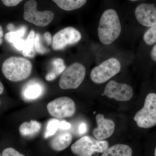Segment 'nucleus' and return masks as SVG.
Listing matches in <instances>:
<instances>
[{"instance_id": "nucleus-25", "label": "nucleus", "mask_w": 156, "mask_h": 156, "mask_svg": "<svg viewBox=\"0 0 156 156\" xmlns=\"http://www.w3.org/2000/svg\"><path fill=\"white\" fill-rule=\"evenodd\" d=\"M25 43V40L21 38L15 40L12 43V44L17 50L19 51H22L24 48Z\"/></svg>"}, {"instance_id": "nucleus-11", "label": "nucleus", "mask_w": 156, "mask_h": 156, "mask_svg": "<svg viewBox=\"0 0 156 156\" xmlns=\"http://www.w3.org/2000/svg\"><path fill=\"white\" fill-rule=\"evenodd\" d=\"M136 20L145 27H152L156 24V7L152 4L142 3L135 10Z\"/></svg>"}, {"instance_id": "nucleus-8", "label": "nucleus", "mask_w": 156, "mask_h": 156, "mask_svg": "<svg viewBox=\"0 0 156 156\" xmlns=\"http://www.w3.org/2000/svg\"><path fill=\"white\" fill-rule=\"evenodd\" d=\"M47 109L52 117L63 119L74 115L76 112V106L72 99L65 96L50 101L47 105Z\"/></svg>"}, {"instance_id": "nucleus-22", "label": "nucleus", "mask_w": 156, "mask_h": 156, "mask_svg": "<svg viewBox=\"0 0 156 156\" xmlns=\"http://www.w3.org/2000/svg\"><path fill=\"white\" fill-rule=\"evenodd\" d=\"M34 49L38 53L41 54H45L50 51L49 49L43 44L42 38L39 34H37L35 36Z\"/></svg>"}, {"instance_id": "nucleus-16", "label": "nucleus", "mask_w": 156, "mask_h": 156, "mask_svg": "<svg viewBox=\"0 0 156 156\" xmlns=\"http://www.w3.org/2000/svg\"><path fill=\"white\" fill-rule=\"evenodd\" d=\"M132 150L128 145L124 144H115L108 147L101 156H132Z\"/></svg>"}, {"instance_id": "nucleus-33", "label": "nucleus", "mask_w": 156, "mask_h": 156, "mask_svg": "<svg viewBox=\"0 0 156 156\" xmlns=\"http://www.w3.org/2000/svg\"><path fill=\"white\" fill-rule=\"evenodd\" d=\"M14 28L15 27H14V25L12 23H10L7 26V28H8V30L10 31V32L14 31Z\"/></svg>"}, {"instance_id": "nucleus-1", "label": "nucleus", "mask_w": 156, "mask_h": 156, "mask_svg": "<svg viewBox=\"0 0 156 156\" xmlns=\"http://www.w3.org/2000/svg\"><path fill=\"white\" fill-rule=\"evenodd\" d=\"M122 27L117 12L113 9L106 10L101 17L98 32L101 42L109 45L115 41L121 32Z\"/></svg>"}, {"instance_id": "nucleus-34", "label": "nucleus", "mask_w": 156, "mask_h": 156, "mask_svg": "<svg viewBox=\"0 0 156 156\" xmlns=\"http://www.w3.org/2000/svg\"><path fill=\"white\" fill-rule=\"evenodd\" d=\"M4 86L2 82L0 81V94H2L4 92Z\"/></svg>"}, {"instance_id": "nucleus-10", "label": "nucleus", "mask_w": 156, "mask_h": 156, "mask_svg": "<svg viewBox=\"0 0 156 156\" xmlns=\"http://www.w3.org/2000/svg\"><path fill=\"white\" fill-rule=\"evenodd\" d=\"M104 94L110 98L119 101H126L131 100L133 97V89L131 86L125 83H117L112 80L106 85Z\"/></svg>"}, {"instance_id": "nucleus-15", "label": "nucleus", "mask_w": 156, "mask_h": 156, "mask_svg": "<svg viewBox=\"0 0 156 156\" xmlns=\"http://www.w3.org/2000/svg\"><path fill=\"white\" fill-rule=\"evenodd\" d=\"M41 127V123L34 120H31L29 122H24L20 126V134L24 137H31L37 134Z\"/></svg>"}, {"instance_id": "nucleus-29", "label": "nucleus", "mask_w": 156, "mask_h": 156, "mask_svg": "<svg viewBox=\"0 0 156 156\" xmlns=\"http://www.w3.org/2000/svg\"><path fill=\"white\" fill-rule=\"evenodd\" d=\"M44 38L47 45L49 46L52 43V37L50 33L47 32L44 34Z\"/></svg>"}, {"instance_id": "nucleus-21", "label": "nucleus", "mask_w": 156, "mask_h": 156, "mask_svg": "<svg viewBox=\"0 0 156 156\" xmlns=\"http://www.w3.org/2000/svg\"><path fill=\"white\" fill-rule=\"evenodd\" d=\"M144 40L147 44L152 45L156 42V24L152 26L146 32Z\"/></svg>"}, {"instance_id": "nucleus-14", "label": "nucleus", "mask_w": 156, "mask_h": 156, "mask_svg": "<svg viewBox=\"0 0 156 156\" xmlns=\"http://www.w3.org/2000/svg\"><path fill=\"white\" fill-rule=\"evenodd\" d=\"M44 89L41 84L37 83H30L27 84L22 89V97L27 100H33L41 96Z\"/></svg>"}, {"instance_id": "nucleus-35", "label": "nucleus", "mask_w": 156, "mask_h": 156, "mask_svg": "<svg viewBox=\"0 0 156 156\" xmlns=\"http://www.w3.org/2000/svg\"><path fill=\"white\" fill-rule=\"evenodd\" d=\"M154 156H156V147L155 148V149Z\"/></svg>"}, {"instance_id": "nucleus-26", "label": "nucleus", "mask_w": 156, "mask_h": 156, "mask_svg": "<svg viewBox=\"0 0 156 156\" xmlns=\"http://www.w3.org/2000/svg\"><path fill=\"white\" fill-rule=\"evenodd\" d=\"M23 0H2L3 4L7 7L17 6Z\"/></svg>"}, {"instance_id": "nucleus-3", "label": "nucleus", "mask_w": 156, "mask_h": 156, "mask_svg": "<svg viewBox=\"0 0 156 156\" xmlns=\"http://www.w3.org/2000/svg\"><path fill=\"white\" fill-rule=\"evenodd\" d=\"M106 140L94 139L85 136L78 140L71 147L73 153L77 156H92L95 152L103 153L108 147Z\"/></svg>"}, {"instance_id": "nucleus-37", "label": "nucleus", "mask_w": 156, "mask_h": 156, "mask_svg": "<svg viewBox=\"0 0 156 156\" xmlns=\"http://www.w3.org/2000/svg\"><path fill=\"white\" fill-rule=\"evenodd\" d=\"M0 105H1V101H0Z\"/></svg>"}, {"instance_id": "nucleus-20", "label": "nucleus", "mask_w": 156, "mask_h": 156, "mask_svg": "<svg viewBox=\"0 0 156 156\" xmlns=\"http://www.w3.org/2000/svg\"><path fill=\"white\" fill-rule=\"evenodd\" d=\"M59 121L56 119H52L48 122L47 126V130L45 133V138H48L55 134L58 129Z\"/></svg>"}, {"instance_id": "nucleus-31", "label": "nucleus", "mask_w": 156, "mask_h": 156, "mask_svg": "<svg viewBox=\"0 0 156 156\" xmlns=\"http://www.w3.org/2000/svg\"><path fill=\"white\" fill-rule=\"evenodd\" d=\"M151 57L153 60L156 61V44L154 46L151 52Z\"/></svg>"}, {"instance_id": "nucleus-27", "label": "nucleus", "mask_w": 156, "mask_h": 156, "mask_svg": "<svg viewBox=\"0 0 156 156\" xmlns=\"http://www.w3.org/2000/svg\"><path fill=\"white\" fill-rule=\"evenodd\" d=\"M71 127L70 123L67 122L66 121H63L59 122L58 128L62 130H67Z\"/></svg>"}, {"instance_id": "nucleus-18", "label": "nucleus", "mask_w": 156, "mask_h": 156, "mask_svg": "<svg viewBox=\"0 0 156 156\" xmlns=\"http://www.w3.org/2000/svg\"><path fill=\"white\" fill-rule=\"evenodd\" d=\"M35 36V34L34 31H31L27 39L25 40L24 48L22 51L23 56L29 57H33L34 56Z\"/></svg>"}, {"instance_id": "nucleus-38", "label": "nucleus", "mask_w": 156, "mask_h": 156, "mask_svg": "<svg viewBox=\"0 0 156 156\" xmlns=\"http://www.w3.org/2000/svg\"><path fill=\"white\" fill-rule=\"evenodd\" d=\"M0 156H1V154H0Z\"/></svg>"}, {"instance_id": "nucleus-24", "label": "nucleus", "mask_w": 156, "mask_h": 156, "mask_svg": "<svg viewBox=\"0 0 156 156\" xmlns=\"http://www.w3.org/2000/svg\"><path fill=\"white\" fill-rule=\"evenodd\" d=\"M2 156H25L13 148L9 147L3 151Z\"/></svg>"}, {"instance_id": "nucleus-2", "label": "nucleus", "mask_w": 156, "mask_h": 156, "mask_svg": "<svg viewBox=\"0 0 156 156\" xmlns=\"http://www.w3.org/2000/svg\"><path fill=\"white\" fill-rule=\"evenodd\" d=\"M32 64L27 58L12 56L6 59L2 66V71L6 79L12 82L25 80L30 76Z\"/></svg>"}, {"instance_id": "nucleus-12", "label": "nucleus", "mask_w": 156, "mask_h": 156, "mask_svg": "<svg viewBox=\"0 0 156 156\" xmlns=\"http://www.w3.org/2000/svg\"><path fill=\"white\" fill-rule=\"evenodd\" d=\"M97 127L93 130V135L98 140H103L110 137L114 132L115 124L113 121L105 118L102 114L96 116Z\"/></svg>"}, {"instance_id": "nucleus-30", "label": "nucleus", "mask_w": 156, "mask_h": 156, "mask_svg": "<svg viewBox=\"0 0 156 156\" xmlns=\"http://www.w3.org/2000/svg\"><path fill=\"white\" fill-rule=\"evenodd\" d=\"M56 76L54 73L52 72L49 73L47 74V75L46 76V80L47 81H51L53 80L54 79H56Z\"/></svg>"}, {"instance_id": "nucleus-5", "label": "nucleus", "mask_w": 156, "mask_h": 156, "mask_svg": "<svg viewBox=\"0 0 156 156\" xmlns=\"http://www.w3.org/2000/svg\"><path fill=\"white\" fill-rule=\"evenodd\" d=\"M86 75V68L83 64L75 62L62 73L59 81L62 89H76L80 86Z\"/></svg>"}, {"instance_id": "nucleus-23", "label": "nucleus", "mask_w": 156, "mask_h": 156, "mask_svg": "<svg viewBox=\"0 0 156 156\" xmlns=\"http://www.w3.org/2000/svg\"><path fill=\"white\" fill-rule=\"evenodd\" d=\"M52 64L53 70L51 72L54 73L56 76L63 73L66 69L64 61L61 58H57L54 59L52 62Z\"/></svg>"}, {"instance_id": "nucleus-17", "label": "nucleus", "mask_w": 156, "mask_h": 156, "mask_svg": "<svg viewBox=\"0 0 156 156\" xmlns=\"http://www.w3.org/2000/svg\"><path fill=\"white\" fill-rule=\"evenodd\" d=\"M60 9L71 11L80 9L86 4L87 0H52Z\"/></svg>"}, {"instance_id": "nucleus-28", "label": "nucleus", "mask_w": 156, "mask_h": 156, "mask_svg": "<svg viewBox=\"0 0 156 156\" xmlns=\"http://www.w3.org/2000/svg\"><path fill=\"white\" fill-rule=\"evenodd\" d=\"M87 131V125L86 123L82 122L80 124L78 128V131L80 135L85 134Z\"/></svg>"}, {"instance_id": "nucleus-6", "label": "nucleus", "mask_w": 156, "mask_h": 156, "mask_svg": "<svg viewBox=\"0 0 156 156\" xmlns=\"http://www.w3.org/2000/svg\"><path fill=\"white\" fill-rule=\"evenodd\" d=\"M121 68V63L117 58H109L94 67L90 77L95 83H103L119 72Z\"/></svg>"}, {"instance_id": "nucleus-4", "label": "nucleus", "mask_w": 156, "mask_h": 156, "mask_svg": "<svg viewBox=\"0 0 156 156\" xmlns=\"http://www.w3.org/2000/svg\"><path fill=\"white\" fill-rule=\"evenodd\" d=\"M140 128H149L156 125V94L151 93L146 97L144 105L134 117Z\"/></svg>"}, {"instance_id": "nucleus-19", "label": "nucleus", "mask_w": 156, "mask_h": 156, "mask_svg": "<svg viewBox=\"0 0 156 156\" xmlns=\"http://www.w3.org/2000/svg\"><path fill=\"white\" fill-rule=\"evenodd\" d=\"M27 27L24 26H22L17 31L7 33L5 35V39L7 41L12 44L15 40L21 38L25 35Z\"/></svg>"}, {"instance_id": "nucleus-9", "label": "nucleus", "mask_w": 156, "mask_h": 156, "mask_svg": "<svg viewBox=\"0 0 156 156\" xmlns=\"http://www.w3.org/2000/svg\"><path fill=\"white\" fill-rule=\"evenodd\" d=\"M81 39V33L73 27H66L54 35L52 47L54 50H62L68 45L78 43Z\"/></svg>"}, {"instance_id": "nucleus-13", "label": "nucleus", "mask_w": 156, "mask_h": 156, "mask_svg": "<svg viewBox=\"0 0 156 156\" xmlns=\"http://www.w3.org/2000/svg\"><path fill=\"white\" fill-rule=\"evenodd\" d=\"M72 140V135L69 132H63L57 134L51 140L50 146L53 150L60 151L68 147Z\"/></svg>"}, {"instance_id": "nucleus-7", "label": "nucleus", "mask_w": 156, "mask_h": 156, "mask_svg": "<svg viewBox=\"0 0 156 156\" xmlns=\"http://www.w3.org/2000/svg\"><path fill=\"white\" fill-rule=\"evenodd\" d=\"M37 7L35 0L26 2L24 6V19L37 26L45 27L50 24L54 18V13L50 11H39Z\"/></svg>"}, {"instance_id": "nucleus-32", "label": "nucleus", "mask_w": 156, "mask_h": 156, "mask_svg": "<svg viewBox=\"0 0 156 156\" xmlns=\"http://www.w3.org/2000/svg\"><path fill=\"white\" fill-rule=\"evenodd\" d=\"M3 37V31L2 27L0 26V45L2 44L3 42V40L2 38Z\"/></svg>"}, {"instance_id": "nucleus-36", "label": "nucleus", "mask_w": 156, "mask_h": 156, "mask_svg": "<svg viewBox=\"0 0 156 156\" xmlns=\"http://www.w3.org/2000/svg\"><path fill=\"white\" fill-rule=\"evenodd\" d=\"M131 1H137V0H131Z\"/></svg>"}]
</instances>
